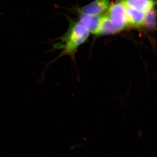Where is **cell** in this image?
I'll return each instance as SVG.
<instances>
[{"instance_id": "obj_3", "label": "cell", "mask_w": 157, "mask_h": 157, "mask_svg": "<svg viewBox=\"0 0 157 157\" xmlns=\"http://www.w3.org/2000/svg\"><path fill=\"white\" fill-rule=\"evenodd\" d=\"M109 7V0H95L87 6L78 9L80 14L99 15L107 11Z\"/></svg>"}, {"instance_id": "obj_1", "label": "cell", "mask_w": 157, "mask_h": 157, "mask_svg": "<svg viewBox=\"0 0 157 157\" xmlns=\"http://www.w3.org/2000/svg\"><path fill=\"white\" fill-rule=\"evenodd\" d=\"M89 32L80 23H73L62 38V42L56 45L63 48L60 56L69 55L74 59L77 48L87 39Z\"/></svg>"}, {"instance_id": "obj_5", "label": "cell", "mask_w": 157, "mask_h": 157, "mask_svg": "<svg viewBox=\"0 0 157 157\" xmlns=\"http://www.w3.org/2000/svg\"><path fill=\"white\" fill-rule=\"evenodd\" d=\"M125 6L129 26L139 27L145 23L146 14L128 6Z\"/></svg>"}, {"instance_id": "obj_4", "label": "cell", "mask_w": 157, "mask_h": 157, "mask_svg": "<svg viewBox=\"0 0 157 157\" xmlns=\"http://www.w3.org/2000/svg\"><path fill=\"white\" fill-rule=\"evenodd\" d=\"M104 16L81 14L80 23L90 33L98 35L99 29Z\"/></svg>"}, {"instance_id": "obj_8", "label": "cell", "mask_w": 157, "mask_h": 157, "mask_svg": "<svg viewBox=\"0 0 157 157\" xmlns=\"http://www.w3.org/2000/svg\"><path fill=\"white\" fill-rule=\"evenodd\" d=\"M156 14L154 9L146 14L145 23L149 28H153L155 25Z\"/></svg>"}, {"instance_id": "obj_2", "label": "cell", "mask_w": 157, "mask_h": 157, "mask_svg": "<svg viewBox=\"0 0 157 157\" xmlns=\"http://www.w3.org/2000/svg\"><path fill=\"white\" fill-rule=\"evenodd\" d=\"M117 33L129 27L125 6L122 0H119L109 7L107 14Z\"/></svg>"}, {"instance_id": "obj_6", "label": "cell", "mask_w": 157, "mask_h": 157, "mask_svg": "<svg viewBox=\"0 0 157 157\" xmlns=\"http://www.w3.org/2000/svg\"><path fill=\"white\" fill-rule=\"evenodd\" d=\"M124 5L147 14L154 9L156 3L153 0H122Z\"/></svg>"}, {"instance_id": "obj_7", "label": "cell", "mask_w": 157, "mask_h": 157, "mask_svg": "<svg viewBox=\"0 0 157 157\" xmlns=\"http://www.w3.org/2000/svg\"><path fill=\"white\" fill-rule=\"evenodd\" d=\"M117 33L110 19L107 15L104 16L101 26L99 29L98 35H107Z\"/></svg>"}]
</instances>
